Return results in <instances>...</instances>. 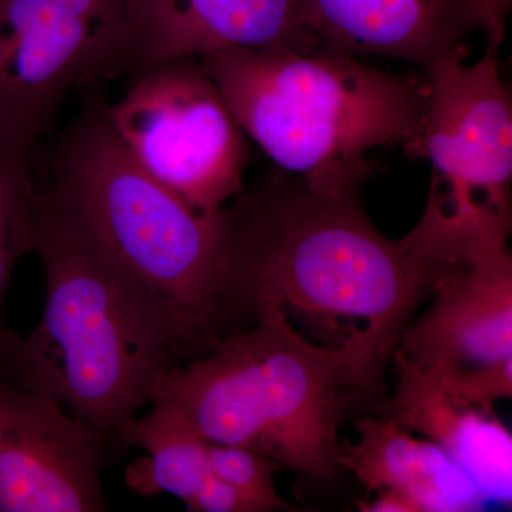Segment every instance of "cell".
Here are the masks:
<instances>
[{
  "label": "cell",
  "instance_id": "cell-6",
  "mask_svg": "<svg viewBox=\"0 0 512 512\" xmlns=\"http://www.w3.org/2000/svg\"><path fill=\"white\" fill-rule=\"evenodd\" d=\"M104 110L137 163L195 210L215 214L244 191L247 136L201 59L138 74Z\"/></svg>",
  "mask_w": 512,
  "mask_h": 512
},
{
  "label": "cell",
  "instance_id": "cell-7",
  "mask_svg": "<svg viewBox=\"0 0 512 512\" xmlns=\"http://www.w3.org/2000/svg\"><path fill=\"white\" fill-rule=\"evenodd\" d=\"M458 52L427 70V107L407 156L433 165L429 197L458 220L510 235L512 104L497 55Z\"/></svg>",
  "mask_w": 512,
  "mask_h": 512
},
{
  "label": "cell",
  "instance_id": "cell-13",
  "mask_svg": "<svg viewBox=\"0 0 512 512\" xmlns=\"http://www.w3.org/2000/svg\"><path fill=\"white\" fill-rule=\"evenodd\" d=\"M399 384L386 419L439 444L487 500L511 505L512 437L494 413L458 402L436 377L396 359Z\"/></svg>",
  "mask_w": 512,
  "mask_h": 512
},
{
  "label": "cell",
  "instance_id": "cell-15",
  "mask_svg": "<svg viewBox=\"0 0 512 512\" xmlns=\"http://www.w3.org/2000/svg\"><path fill=\"white\" fill-rule=\"evenodd\" d=\"M43 140L0 121V349L16 335L6 295L20 259L33 252Z\"/></svg>",
  "mask_w": 512,
  "mask_h": 512
},
{
  "label": "cell",
  "instance_id": "cell-11",
  "mask_svg": "<svg viewBox=\"0 0 512 512\" xmlns=\"http://www.w3.org/2000/svg\"><path fill=\"white\" fill-rule=\"evenodd\" d=\"M426 315L404 329L394 359L453 384L512 363V258L498 245L437 289Z\"/></svg>",
  "mask_w": 512,
  "mask_h": 512
},
{
  "label": "cell",
  "instance_id": "cell-16",
  "mask_svg": "<svg viewBox=\"0 0 512 512\" xmlns=\"http://www.w3.org/2000/svg\"><path fill=\"white\" fill-rule=\"evenodd\" d=\"M120 446L147 453L128 464L124 474L127 487L140 497L170 494L188 504L210 476L208 441L151 413L131 420L121 434Z\"/></svg>",
  "mask_w": 512,
  "mask_h": 512
},
{
  "label": "cell",
  "instance_id": "cell-4",
  "mask_svg": "<svg viewBox=\"0 0 512 512\" xmlns=\"http://www.w3.org/2000/svg\"><path fill=\"white\" fill-rule=\"evenodd\" d=\"M39 185L165 303L195 359L211 349L220 339L227 207L204 214L148 174L99 103L42 148Z\"/></svg>",
  "mask_w": 512,
  "mask_h": 512
},
{
  "label": "cell",
  "instance_id": "cell-2",
  "mask_svg": "<svg viewBox=\"0 0 512 512\" xmlns=\"http://www.w3.org/2000/svg\"><path fill=\"white\" fill-rule=\"evenodd\" d=\"M33 252L45 309L28 336L0 349V370L62 404L104 447L120 446L158 380L194 350L156 293L40 185Z\"/></svg>",
  "mask_w": 512,
  "mask_h": 512
},
{
  "label": "cell",
  "instance_id": "cell-20",
  "mask_svg": "<svg viewBox=\"0 0 512 512\" xmlns=\"http://www.w3.org/2000/svg\"><path fill=\"white\" fill-rule=\"evenodd\" d=\"M357 505L360 511L365 512H417L416 505L409 498L394 491H382L376 500L367 501V503L359 501Z\"/></svg>",
  "mask_w": 512,
  "mask_h": 512
},
{
  "label": "cell",
  "instance_id": "cell-19",
  "mask_svg": "<svg viewBox=\"0 0 512 512\" xmlns=\"http://www.w3.org/2000/svg\"><path fill=\"white\" fill-rule=\"evenodd\" d=\"M512 0H468L470 18L474 29L483 30L487 36L485 53L497 55L505 36Z\"/></svg>",
  "mask_w": 512,
  "mask_h": 512
},
{
  "label": "cell",
  "instance_id": "cell-14",
  "mask_svg": "<svg viewBox=\"0 0 512 512\" xmlns=\"http://www.w3.org/2000/svg\"><path fill=\"white\" fill-rule=\"evenodd\" d=\"M357 433V441L340 443L339 464L367 493L402 494L417 512H473L487 504L473 478L439 444L416 439L386 417L360 421Z\"/></svg>",
  "mask_w": 512,
  "mask_h": 512
},
{
  "label": "cell",
  "instance_id": "cell-12",
  "mask_svg": "<svg viewBox=\"0 0 512 512\" xmlns=\"http://www.w3.org/2000/svg\"><path fill=\"white\" fill-rule=\"evenodd\" d=\"M305 15L319 49L404 60L424 72L464 52L476 32L468 0H305Z\"/></svg>",
  "mask_w": 512,
  "mask_h": 512
},
{
  "label": "cell",
  "instance_id": "cell-17",
  "mask_svg": "<svg viewBox=\"0 0 512 512\" xmlns=\"http://www.w3.org/2000/svg\"><path fill=\"white\" fill-rule=\"evenodd\" d=\"M208 470L247 495L261 512L295 511L275 490L274 476L284 470L278 461L244 446L208 441Z\"/></svg>",
  "mask_w": 512,
  "mask_h": 512
},
{
  "label": "cell",
  "instance_id": "cell-9",
  "mask_svg": "<svg viewBox=\"0 0 512 512\" xmlns=\"http://www.w3.org/2000/svg\"><path fill=\"white\" fill-rule=\"evenodd\" d=\"M104 450L62 404L0 370V512L109 511Z\"/></svg>",
  "mask_w": 512,
  "mask_h": 512
},
{
  "label": "cell",
  "instance_id": "cell-5",
  "mask_svg": "<svg viewBox=\"0 0 512 512\" xmlns=\"http://www.w3.org/2000/svg\"><path fill=\"white\" fill-rule=\"evenodd\" d=\"M245 136L299 178L369 164L419 137L427 83L328 50L229 49L201 57Z\"/></svg>",
  "mask_w": 512,
  "mask_h": 512
},
{
  "label": "cell",
  "instance_id": "cell-1",
  "mask_svg": "<svg viewBox=\"0 0 512 512\" xmlns=\"http://www.w3.org/2000/svg\"><path fill=\"white\" fill-rule=\"evenodd\" d=\"M372 165L299 178L278 174L227 207L218 335L248 326L265 305L355 346L370 383L383 372L407 322L495 244L453 220L433 198L404 238L377 231L363 207Z\"/></svg>",
  "mask_w": 512,
  "mask_h": 512
},
{
  "label": "cell",
  "instance_id": "cell-18",
  "mask_svg": "<svg viewBox=\"0 0 512 512\" xmlns=\"http://www.w3.org/2000/svg\"><path fill=\"white\" fill-rule=\"evenodd\" d=\"M185 507L191 512H261L247 495L211 473Z\"/></svg>",
  "mask_w": 512,
  "mask_h": 512
},
{
  "label": "cell",
  "instance_id": "cell-3",
  "mask_svg": "<svg viewBox=\"0 0 512 512\" xmlns=\"http://www.w3.org/2000/svg\"><path fill=\"white\" fill-rule=\"evenodd\" d=\"M356 393H373L357 350L316 345L271 303L205 355L168 370L151 393L150 413L326 483L342 471L339 431Z\"/></svg>",
  "mask_w": 512,
  "mask_h": 512
},
{
  "label": "cell",
  "instance_id": "cell-8",
  "mask_svg": "<svg viewBox=\"0 0 512 512\" xmlns=\"http://www.w3.org/2000/svg\"><path fill=\"white\" fill-rule=\"evenodd\" d=\"M123 0H0V121L46 140L77 87L103 80Z\"/></svg>",
  "mask_w": 512,
  "mask_h": 512
},
{
  "label": "cell",
  "instance_id": "cell-10",
  "mask_svg": "<svg viewBox=\"0 0 512 512\" xmlns=\"http://www.w3.org/2000/svg\"><path fill=\"white\" fill-rule=\"evenodd\" d=\"M229 49H319L305 0H123L103 80Z\"/></svg>",
  "mask_w": 512,
  "mask_h": 512
}]
</instances>
